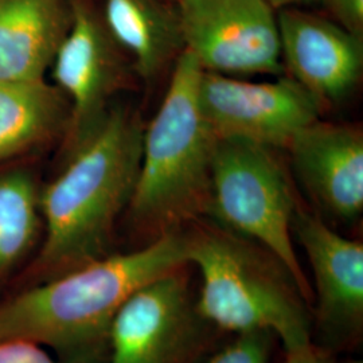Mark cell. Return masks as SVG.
I'll return each instance as SVG.
<instances>
[{
	"instance_id": "obj_15",
	"label": "cell",
	"mask_w": 363,
	"mask_h": 363,
	"mask_svg": "<svg viewBox=\"0 0 363 363\" xmlns=\"http://www.w3.org/2000/svg\"><path fill=\"white\" fill-rule=\"evenodd\" d=\"M70 105L46 79L0 81V163L65 135Z\"/></svg>"
},
{
	"instance_id": "obj_10",
	"label": "cell",
	"mask_w": 363,
	"mask_h": 363,
	"mask_svg": "<svg viewBox=\"0 0 363 363\" xmlns=\"http://www.w3.org/2000/svg\"><path fill=\"white\" fill-rule=\"evenodd\" d=\"M292 233L313 273L319 335L330 347H347L362 333L363 245L337 233L320 214L300 205Z\"/></svg>"
},
{
	"instance_id": "obj_16",
	"label": "cell",
	"mask_w": 363,
	"mask_h": 363,
	"mask_svg": "<svg viewBox=\"0 0 363 363\" xmlns=\"http://www.w3.org/2000/svg\"><path fill=\"white\" fill-rule=\"evenodd\" d=\"M42 229L39 189L23 169L0 172V281L25 261Z\"/></svg>"
},
{
	"instance_id": "obj_8",
	"label": "cell",
	"mask_w": 363,
	"mask_h": 363,
	"mask_svg": "<svg viewBox=\"0 0 363 363\" xmlns=\"http://www.w3.org/2000/svg\"><path fill=\"white\" fill-rule=\"evenodd\" d=\"M199 106L217 139H235L286 150L322 111L295 79L249 82L202 70Z\"/></svg>"
},
{
	"instance_id": "obj_7",
	"label": "cell",
	"mask_w": 363,
	"mask_h": 363,
	"mask_svg": "<svg viewBox=\"0 0 363 363\" xmlns=\"http://www.w3.org/2000/svg\"><path fill=\"white\" fill-rule=\"evenodd\" d=\"M183 49L205 72L280 74L277 13L265 0H178Z\"/></svg>"
},
{
	"instance_id": "obj_18",
	"label": "cell",
	"mask_w": 363,
	"mask_h": 363,
	"mask_svg": "<svg viewBox=\"0 0 363 363\" xmlns=\"http://www.w3.org/2000/svg\"><path fill=\"white\" fill-rule=\"evenodd\" d=\"M0 363H91L64 359L49 349L27 339H0Z\"/></svg>"
},
{
	"instance_id": "obj_19",
	"label": "cell",
	"mask_w": 363,
	"mask_h": 363,
	"mask_svg": "<svg viewBox=\"0 0 363 363\" xmlns=\"http://www.w3.org/2000/svg\"><path fill=\"white\" fill-rule=\"evenodd\" d=\"M322 4L339 26L363 38V0H325Z\"/></svg>"
},
{
	"instance_id": "obj_12",
	"label": "cell",
	"mask_w": 363,
	"mask_h": 363,
	"mask_svg": "<svg viewBox=\"0 0 363 363\" xmlns=\"http://www.w3.org/2000/svg\"><path fill=\"white\" fill-rule=\"evenodd\" d=\"M298 182L333 220H355L363 210V133L349 124L316 120L286 148Z\"/></svg>"
},
{
	"instance_id": "obj_20",
	"label": "cell",
	"mask_w": 363,
	"mask_h": 363,
	"mask_svg": "<svg viewBox=\"0 0 363 363\" xmlns=\"http://www.w3.org/2000/svg\"><path fill=\"white\" fill-rule=\"evenodd\" d=\"M284 363H331L328 361L325 351L319 350L311 345L307 349L286 352Z\"/></svg>"
},
{
	"instance_id": "obj_14",
	"label": "cell",
	"mask_w": 363,
	"mask_h": 363,
	"mask_svg": "<svg viewBox=\"0 0 363 363\" xmlns=\"http://www.w3.org/2000/svg\"><path fill=\"white\" fill-rule=\"evenodd\" d=\"M101 13L147 84H155L184 50L174 0H104Z\"/></svg>"
},
{
	"instance_id": "obj_1",
	"label": "cell",
	"mask_w": 363,
	"mask_h": 363,
	"mask_svg": "<svg viewBox=\"0 0 363 363\" xmlns=\"http://www.w3.org/2000/svg\"><path fill=\"white\" fill-rule=\"evenodd\" d=\"M144 124L112 105L104 118L65 152V167L39 190L43 242L35 283L109 255L115 225L128 210L142 160Z\"/></svg>"
},
{
	"instance_id": "obj_23",
	"label": "cell",
	"mask_w": 363,
	"mask_h": 363,
	"mask_svg": "<svg viewBox=\"0 0 363 363\" xmlns=\"http://www.w3.org/2000/svg\"><path fill=\"white\" fill-rule=\"evenodd\" d=\"M174 1H175V3H177V1H178V0H174Z\"/></svg>"
},
{
	"instance_id": "obj_17",
	"label": "cell",
	"mask_w": 363,
	"mask_h": 363,
	"mask_svg": "<svg viewBox=\"0 0 363 363\" xmlns=\"http://www.w3.org/2000/svg\"><path fill=\"white\" fill-rule=\"evenodd\" d=\"M272 334L250 331L237 334L230 345L208 359V363H268Z\"/></svg>"
},
{
	"instance_id": "obj_5",
	"label": "cell",
	"mask_w": 363,
	"mask_h": 363,
	"mask_svg": "<svg viewBox=\"0 0 363 363\" xmlns=\"http://www.w3.org/2000/svg\"><path fill=\"white\" fill-rule=\"evenodd\" d=\"M298 206L276 150L245 140L217 139L203 220L269 250L292 274L303 298L311 303L313 291L292 242Z\"/></svg>"
},
{
	"instance_id": "obj_11",
	"label": "cell",
	"mask_w": 363,
	"mask_h": 363,
	"mask_svg": "<svg viewBox=\"0 0 363 363\" xmlns=\"http://www.w3.org/2000/svg\"><path fill=\"white\" fill-rule=\"evenodd\" d=\"M283 69L323 112L347 100L363 72V38L337 22L301 10L277 13Z\"/></svg>"
},
{
	"instance_id": "obj_13",
	"label": "cell",
	"mask_w": 363,
	"mask_h": 363,
	"mask_svg": "<svg viewBox=\"0 0 363 363\" xmlns=\"http://www.w3.org/2000/svg\"><path fill=\"white\" fill-rule=\"evenodd\" d=\"M70 21L69 0H0V81L45 79Z\"/></svg>"
},
{
	"instance_id": "obj_3",
	"label": "cell",
	"mask_w": 363,
	"mask_h": 363,
	"mask_svg": "<svg viewBox=\"0 0 363 363\" xmlns=\"http://www.w3.org/2000/svg\"><path fill=\"white\" fill-rule=\"evenodd\" d=\"M186 238L187 261L202 277L195 306L206 323L235 334L267 331L286 352L311 346L308 303L269 250L211 220L191 222Z\"/></svg>"
},
{
	"instance_id": "obj_22",
	"label": "cell",
	"mask_w": 363,
	"mask_h": 363,
	"mask_svg": "<svg viewBox=\"0 0 363 363\" xmlns=\"http://www.w3.org/2000/svg\"><path fill=\"white\" fill-rule=\"evenodd\" d=\"M346 363H362V361H358V359H350V361H347Z\"/></svg>"
},
{
	"instance_id": "obj_9",
	"label": "cell",
	"mask_w": 363,
	"mask_h": 363,
	"mask_svg": "<svg viewBox=\"0 0 363 363\" xmlns=\"http://www.w3.org/2000/svg\"><path fill=\"white\" fill-rule=\"evenodd\" d=\"M186 267L136 289L109 328L106 363H189L206 323L196 311Z\"/></svg>"
},
{
	"instance_id": "obj_2",
	"label": "cell",
	"mask_w": 363,
	"mask_h": 363,
	"mask_svg": "<svg viewBox=\"0 0 363 363\" xmlns=\"http://www.w3.org/2000/svg\"><path fill=\"white\" fill-rule=\"evenodd\" d=\"M186 228L130 253L106 255L0 303V339H27L64 359L94 362L117 311L160 276L187 267Z\"/></svg>"
},
{
	"instance_id": "obj_4",
	"label": "cell",
	"mask_w": 363,
	"mask_h": 363,
	"mask_svg": "<svg viewBox=\"0 0 363 363\" xmlns=\"http://www.w3.org/2000/svg\"><path fill=\"white\" fill-rule=\"evenodd\" d=\"M201 74L193 54L183 50L155 117L144 125L140 169L128 210L151 241L206 217L217 138L199 106Z\"/></svg>"
},
{
	"instance_id": "obj_6",
	"label": "cell",
	"mask_w": 363,
	"mask_h": 363,
	"mask_svg": "<svg viewBox=\"0 0 363 363\" xmlns=\"http://www.w3.org/2000/svg\"><path fill=\"white\" fill-rule=\"evenodd\" d=\"M69 6L70 27L50 66L54 85L70 105L65 152L104 118L136 73L91 0H69Z\"/></svg>"
},
{
	"instance_id": "obj_21",
	"label": "cell",
	"mask_w": 363,
	"mask_h": 363,
	"mask_svg": "<svg viewBox=\"0 0 363 363\" xmlns=\"http://www.w3.org/2000/svg\"><path fill=\"white\" fill-rule=\"evenodd\" d=\"M272 6L274 10H281L288 7H300L304 4H312V3H323L325 0H265Z\"/></svg>"
}]
</instances>
